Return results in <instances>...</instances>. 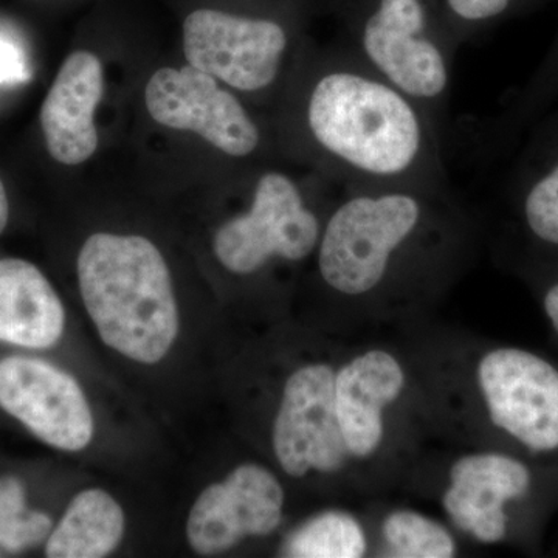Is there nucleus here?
Instances as JSON below:
<instances>
[{"label":"nucleus","instance_id":"obj_1","mask_svg":"<svg viewBox=\"0 0 558 558\" xmlns=\"http://www.w3.org/2000/svg\"><path fill=\"white\" fill-rule=\"evenodd\" d=\"M303 119L322 167L347 189L446 190L438 124L348 46L319 65L307 87Z\"/></svg>","mask_w":558,"mask_h":558},{"label":"nucleus","instance_id":"obj_2","mask_svg":"<svg viewBox=\"0 0 558 558\" xmlns=\"http://www.w3.org/2000/svg\"><path fill=\"white\" fill-rule=\"evenodd\" d=\"M78 279L84 306L109 348L145 365L168 354L179 311L167 260L153 242L92 234L80 252Z\"/></svg>","mask_w":558,"mask_h":558},{"label":"nucleus","instance_id":"obj_3","mask_svg":"<svg viewBox=\"0 0 558 558\" xmlns=\"http://www.w3.org/2000/svg\"><path fill=\"white\" fill-rule=\"evenodd\" d=\"M347 46L417 102L444 134L454 38L435 0H347Z\"/></svg>","mask_w":558,"mask_h":558},{"label":"nucleus","instance_id":"obj_4","mask_svg":"<svg viewBox=\"0 0 558 558\" xmlns=\"http://www.w3.org/2000/svg\"><path fill=\"white\" fill-rule=\"evenodd\" d=\"M442 194L446 190L411 185L347 189L319 238L318 269L326 284L349 296L379 288Z\"/></svg>","mask_w":558,"mask_h":558},{"label":"nucleus","instance_id":"obj_5","mask_svg":"<svg viewBox=\"0 0 558 558\" xmlns=\"http://www.w3.org/2000/svg\"><path fill=\"white\" fill-rule=\"evenodd\" d=\"M319 238L322 226L299 183L286 172L271 170L259 175L248 211L220 227L215 253L227 270L250 275L274 258H306Z\"/></svg>","mask_w":558,"mask_h":558},{"label":"nucleus","instance_id":"obj_6","mask_svg":"<svg viewBox=\"0 0 558 558\" xmlns=\"http://www.w3.org/2000/svg\"><path fill=\"white\" fill-rule=\"evenodd\" d=\"M289 46L288 27L274 17L197 10L183 24L190 64L247 94L277 84Z\"/></svg>","mask_w":558,"mask_h":558},{"label":"nucleus","instance_id":"obj_7","mask_svg":"<svg viewBox=\"0 0 558 558\" xmlns=\"http://www.w3.org/2000/svg\"><path fill=\"white\" fill-rule=\"evenodd\" d=\"M146 108L157 123L196 132L234 159H247L263 143L260 128L242 102L191 64L157 70L146 86Z\"/></svg>","mask_w":558,"mask_h":558},{"label":"nucleus","instance_id":"obj_8","mask_svg":"<svg viewBox=\"0 0 558 558\" xmlns=\"http://www.w3.org/2000/svg\"><path fill=\"white\" fill-rule=\"evenodd\" d=\"M0 409L54 449L80 451L94 438V417L78 381L40 359L0 360Z\"/></svg>","mask_w":558,"mask_h":558},{"label":"nucleus","instance_id":"obj_9","mask_svg":"<svg viewBox=\"0 0 558 558\" xmlns=\"http://www.w3.org/2000/svg\"><path fill=\"white\" fill-rule=\"evenodd\" d=\"M480 384L497 427L532 451L558 449V371L521 349L483 359Z\"/></svg>","mask_w":558,"mask_h":558},{"label":"nucleus","instance_id":"obj_10","mask_svg":"<svg viewBox=\"0 0 558 558\" xmlns=\"http://www.w3.org/2000/svg\"><path fill=\"white\" fill-rule=\"evenodd\" d=\"M275 453L290 476L336 472L349 450L336 409V376L326 365L304 366L286 384L274 427Z\"/></svg>","mask_w":558,"mask_h":558},{"label":"nucleus","instance_id":"obj_11","mask_svg":"<svg viewBox=\"0 0 558 558\" xmlns=\"http://www.w3.org/2000/svg\"><path fill=\"white\" fill-rule=\"evenodd\" d=\"M284 492L266 469L244 464L202 492L191 509L186 537L202 556L223 553L245 537H264L281 523Z\"/></svg>","mask_w":558,"mask_h":558},{"label":"nucleus","instance_id":"obj_12","mask_svg":"<svg viewBox=\"0 0 558 558\" xmlns=\"http://www.w3.org/2000/svg\"><path fill=\"white\" fill-rule=\"evenodd\" d=\"M105 90L102 65L90 51L70 54L40 108V126L54 160L80 165L98 148L95 110Z\"/></svg>","mask_w":558,"mask_h":558},{"label":"nucleus","instance_id":"obj_13","mask_svg":"<svg viewBox=\"0 0 558 558\" xmlns=\"http://www.w3.org/2000/svg\"><path fill=\"white\" fill-rule=\"evenodd\" d=\"M444 508L459 527L480 542L497 543L506 535L505 505L526 494L531 475L524 464L502 454L459 459L450 473Z\"/></svg>","mask_w":558,"mask_h":558},{"label":"nucleus","instance_id":"obj_14","mask_svg":"<svg viewBox=\"0 0 558 558\" xmlns=\"http://www.w3.org/2000/svg\"><path fill=\"white\" fill-rule=\"evenodd\" d=\"M402 368L387 352L371 351L336 376V409L349 453L368 457L384 435L381 411L399 398Z\"/></svg>","mask_w":558,"mask_h":558},{"label":"nucleus","instance_id":"obj_15","mask_svg":"<svg viewBox=\"0 0 558 558\" xmlns=\"http://www.w3.org/2000/svg\"><path fill=\"white\" fill-rule=\"evenodd\" d=\"M64 326V306L43 271L28 260L0 259V341L49 349Z\"/></svg>","mask_w":558,"mask_h":558},{"label":"nucleus","instance_id":"obj_16","mask_svg":"<svg viewBox=\"0 0 558 558\" xmlns=\"http://www.w3.org/2000/svg\"><path fill=\"white\" fill-rule=\"evenodd\" d=\"M124 535V513L101 488L81 492L47 539L50 558H100L109 556Z\"/></svg>","mask_w":558,"mask_h":558},{"label":"nucleus","instance_id":"obj_17","mask_svg":"<svg viewBox=\"0 0 558 558\" xmlns=\"http://www.w3.org/2000/svg\"><path fill=\"white\" fill-rule=\"evenodd\" d=\"M366 542L357 521L347 513L328 512L296 529L284 545L286 557L359 558Z\"/></svg>","mask_w":558,"mask_h":558},{"label":"nucleus","instance_id":"obj_18","mask_svg":"<svg viewBox=\"0 0 558 558\" xmlns=\"http://www.w3.org/2000/svg\"><path fill=\"white\" fill-rule=\"evenodd\" d=\"M53 521L27 508L25 487L16 476L0 478V546L21 553L49 538Z\"/></svg>","mask_w":558,"mask_h":558},{"label":"nucleus","instance_id":"obj_19","mask_svg":"<svg viewBox=\"0 0 558 558\" xmlns=\"http://www.w3.org/2000/svg\"><path fill=\"white\" fill-rule=\"evenodd\" d=\"M384 534L398 557L449 558L454 553L449 532L414 512L389 515L385 521Z\"/></svg>","mask_w":558,"mask_h":558},{"label":"nucleus","instance_id":"obj_20","mask_svg":"<svg viewBox=\"0 0 558 558\" xmlns=\"http://www.w3.org/2000/svg\"><path fill=\"white\" fill-rule=\"evenodd\" d=\"M523 211L529 230L558 247V159L529 186Z\"/></svg>","mask_w":558,"mask_h":558},{"label":"nucleus","instance_id":"obj_21","mask_svg":"<svg viewBox=\"0 0 558 558\" xmlns=\"http://www.w3.org/2000/svg\"><path fill=\"white\" fill-rule=\"evenodd\" d=\"M459 44L509 14L515 0H435Z\"/></svg>","mask_w":558,"mask_h":558},{"label":"nucleus","instance_id":"obj_22","mask_svg":"<svg viewBox=\"0 0 558 558\" xmlns=\"http://www.w3.org/2000/svg\"><path fill=\"white\" fill-rule=\"evenodd\" d=\"M31 78V69L20 47L0 39V84H17Z\"/></svg>","mask_w":558,"mask_h":558},{"label":"nucleus","instance_id":"obj_23","mask_svg":"<svg viewBox=\"0 0 558 558\" xmlns=\"http://www.w3.org/2000/svg\"><path fill=\"white\" fill-rule=\"evenodd\" d=\"M546 314L558 332V282L548 290L545 296Z\"/></svg>","mask_w":558,"mask_h":558},{"label":"nucleus","instance_id":"obj_24","mask_svg":"<svg viewBox=\"0 0 558 558\" xmlns=\"http://www.w3.org/2000/svg\"><path fill=\"white\" fill-rule=\"evenodd\" d=\"M9 197H7L5 186H3L2 180H0V234L5 230L7 223H9Z\"/></svg>","mask_w":558,"mask_h":558}]
</instances>
